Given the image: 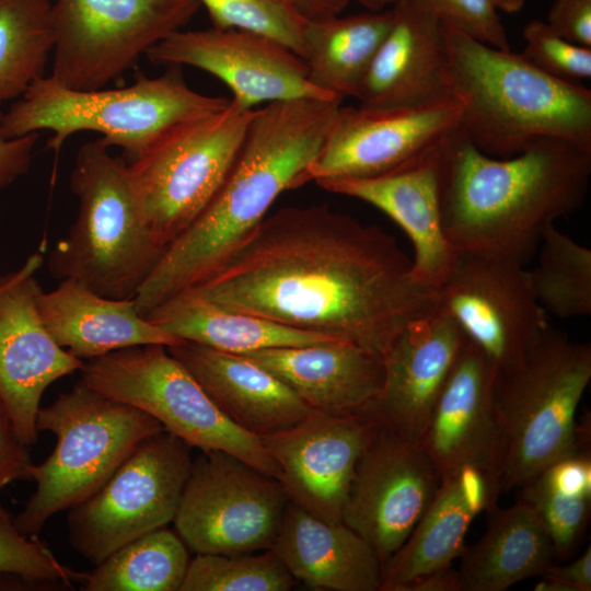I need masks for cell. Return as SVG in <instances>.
I'll return each instance as SVG.
<instances>
[{
    "instance_id": "obj_44",
    "label": "cell",
    "mask_w": 591,
    "mask_h": 591,
    "mask_svg": "<svg viewBox=\"0 0 591 591\" xmlns=\"http://www.w3.org/2000/svg\"><path fill=\"white\" fill-rule=\"evenodd\" d=\"M2 113L0 112V121ZM37 132L19 138H5L0 130V187H7L27 172Z\"/></svg>"
},
{
    "instance_id": "obj_9",
    "label": "cell",
    "mask_w": 591,
    "mask_h": 591,
    "mask_svg": "<svg viewBox=\"0 0 591 591\" xmlns=\"http://www.w3.org/2000/svg\"><path fill=\"white\" fill-rule=\"evenodd\" d=\"M80 371L86 385L149 414L189 447L230 453L279 479L260 438L232 422L165 346L116 350L86 360Z\"/></svg>"
},
{
    "instance_id": "obj_16",
    "label": "cell",
    "mask_w": 591,
    "mask_h": 591,
    "mask_svg": "<svg viewBox=\"0 0 591 591\" xmlns=\"http://www.w3.org/2000/svg\"><path fill=\"white\" fill-rule=\"evenodd\" d=\"M440 483L418 443L379 422L358 460L341 522L374 549L382 566L406 541Z\"/></svg>"
},
{
    "instance_id": "obj_45",
    "label": "cell",
    "mask_w": 591,
    "mask_h": 591,
    "mask_svg": "<svg viewBox=\"0 0 591 591\" xmlns=\"http://www.w3.org/2000/svg\"><path fill=\"white\" fill-rule=\"evenodd\" d=\"M543 578L555 579L567 586L573 591L591 590V548L590 545L586 552L573 561L567 565H555L552 563L540 576Z\"/></svg>"
},
{
    "instance_id": "obj_39",
    "label": "cell",
    "mask_w": 591,
    "mask_h": 591,
    "mask_svg": "<svg viewBox=\"0 0 591 591\" xmlns=\"http://www.w3.org/2000/svg\"><path fill=\"white\" fill-rule=\"evenodd\" d=\"M521 55L545 73L580 83L591 77V47L571 43L541 20H531L523 30Z\"/></svg>"
},
{
    "instance_id": "obj_1",
    "label": "cell",
    "mask_w": 591,
    "mask_h": 591,
    "mask_svg": "<svg viewBox=\"0 0 591 591\" xmlns=\"http://www.w3.org/2000/svg\"><path fill=\"white\" fill-rule=\"evenodd\" d=\"M412 259L375 225L327 205L266 216L225 264L194 287L230 310L352 343L384 356L438 308Z\"/></svg>"
},
{
    "instance_id": "obj_14",
    "label": "cell",
    "mask_w": 591,
    "mask_h": 591,
    "mask_svg": "<svg viewBox=\"0 0 591 591\" xmlns=\"http://www.w3.org/2000/svg\"><path fill=\"white\" fill-rule=\"evenodd\" d=\"M451 95L402 106H340L306 178H367L392 172L459 128Z\"/></svg>"
},
{
    "instance_id": "obj_29",
    "label": "cell",
    "mask_w": 591,
    "mask_h": 591,
    "mask_svg": "<svg viewBox=\"0 0 591 591\" xmlns=\"http://www.w3.org/2000/svg\"><path fill=\"white\" fill-rule=\"evenodd\" d=\"M480 540L465 547L459 570L462 591H505L541 576L554 561L549 535L534 509L522 498L506 509L486 510Z\"/></svg>"
},
{
    "instance_id": "obj_35",
    "label": "cell",
    "mask_w": 591,
    "mask_h": 591,
    "mask_svg": "<svg viewBox=\"0 0 591 591\" xmlns=\"http://www.w3.org/2000/svg\"><path fill=\"white\" fill-rule=\"evenodd\" d=\"M296 579L271 551L196 554L179 591H289Z\"/></svg>"
},
{
    "instance_id": "obj_22",
    "label": "cell",
    "mask_w": 591,
    "mask_h": 591,
    "mask_svg": "<svg viewBox=\"0 0 591 591\" xmlns=\"http://www.w3.org/2000/svg\"><path fill=\"white\" fill-rule=\"evenodd\" d=\"M466 339L439 305L409 323L383 356L384 381L371 410L376 420L418 443Z\"/></svg>"
},
{
    "instance_id": "obj_23",
    "label": "cell",
    "mask_w": 591,
    "mask_h": 591,
    "mask_svg": "<svg viewBox=\"0 0 591 591\" xmlns=\"http://www.w3.org/2000/svg\"><path fill=\"white\" fill-rule=\"evenodd\" d=\"M391 9L392 24L356 97L359 105L402 106L448 96L440 22L417 0H399Z\"/></svg>"
},
{
    "instance_id": "obj_47",
    "label": "cell",
    "mask_w": 591,
    "mask_h": 591,
    "mask_svg": "<svg viewBox=\"0 0 591 591\" xmlns=\"http://www.w3.org/2000/svg\"><path fill=\"white\" fill-rule=\"evenodd\" d=\"M303 21L339 15L349 0H285Z\"/></svg>"
},
{
    "instance_id": "obj_27",
    "label": "cell",
    "mask_w": 591,
    "mask_h": 591,
    "mask_svg": "<svg viewBox=\"0 0 591 591\" xmlns=\"http://www.w3.org/2000/svg\"><path fill=\"white\" fill-rule=\"evenodd\" d=\"M270 549L296 580L313 589L380 591L374 549L343 522L324 521L291 501Z\"/></svg>"
},
{
    "instance_id": "obj_13",
    "label": "cell",
    "mask_w": 591,
    "mask_h": 591,
    "mask_svg": "<svg viewBox=\"0 0 591 591\" xmlns=\"http://www.w3.org/2000/svg\"><path fill=\"white\" fill-rule=\"evenodd\" d=\"M288 501L277 478L230 453L201 451L173 523L196 554L262 552L271 548Z\"/></svg>"
},
{
    "instance_id": "obj_30",
    "label": "cell",
    "mask_w": 591,
    "mask_h": 591,
    "mask_svg": "<svg viewBox=\"0 0 591 591\" xmlns=\"http://www.w3.org/2000/svg\"><path fill=\"white\" fill-rule=\"evenodd\" d=\"M144 317L178 339L236 355L340 340L227 309L194 288L167 298Z\"/></svg>"
},
{
    "instance_id": "obj_40",
    "label": "cell",
    "mask_w": 591,
    "mask_h": 591,
    "mask_svg": "<svg viewBox=\"0 0 591 591\" xmlns=\"http://www.w3.org/2000/svg\"><path fill=\"white\" fill-rule=\"evenodd\" d=\"M444 27L488 46L510 50L506 28L493 0H417Z\"/></svg>"
},
{
    "instance_id": "obj_33",
    "label": "cell",
    "mask_w": 591,
    "mask_h": 591,
    "mask_svg": "<svg viewBox=\"0 0 591 591\" xmlns=\"http://www.w3.org/2000/svg\"><path fill=\"white\" fill-rule=\"evenodd\" d=\"M54 44L49 0H0V106L44 77Z\"/></svg>"
},
{
    "instance_id": "obj_10",
    "label": "cell",
    "mask_w": 591,
    "mask_h": 591,
    "mask_svg": "<svg viewBox=\"0 0 591 591\" xmlns=\"http://www.w3.org/2000/svg\"><path fill=\"white\" fill-rule=\"evenodd\" d=\"M255 111L231 101L219 112L176 126L128 163L142 217L164 252L219 190Z\"/></svg>"
},
{
    "instance_id": "obj_43",
    "label": "cell",
    "mask_w": 591,
    "mask_h": 591,
    "mask_svg": "<svg viewBox=\"0 0 591 591\" xmlns=\"http://www.w3.org/2000/svg\"><path fill=\"white\" fill-rule=\"evenodd\" d=\"M540 475L552 487L563 493L591 497L590 451L565 456L551 464Z\"/></svg>"
},
{
    "instance_id": "obj_19",
    "label": "cell",
    "mask_w": 591,
    "mask_h": 591,
    "mask_svg": "<svg viewBox=\"0 0 591 591\" xmlns=\"http://www.w3.org/2000/svg\"><path fill=\"white\" fill-rule=\"evenodd\" d=\"M43 264V253L36 252L0 277V403L26 445L38 438L36 416L45 390L84 363L58 346L42 322L36 301L43 289L35 274Z\"/></svg>"
},
{
    "instance_id": "obj_18",
    "label": "cell",
    "mask_w": 591,
    "mask_h": 591,
    "mask_svg": "<svg viewBox=\"0 0 591 591\" xmlns=\"http://www.w3.org/2000/svg\"><path fill=\"white\" fill-rule=\"evenodd\" d=\"M379 421L372 413L335 415L312 409L280 431L259 437L279 470L289 501L339 523L358 460Z\"/></svg>"
},
{
    "instance_id": "obj_4",
    "label": "cell",
    "mask_w": 591,
    "mask_h": 591,
    "mask_svg": "<svg viewBox=\"0 0 591 591\" xmlns=\"http://www.w3.org/2000/svg\"><path fill=\"white\" fill-rule=\"evenodd\" d=\"M449 95L461 105L459 130L494 158L552 137L591 151V90L554 78L521 54L442 26Z\"/></svg>"
},
{
    "instance_id": "obj_42",
    "label": "cell",
    "mask_w": 591,
    "mask_h": 591,
    "mask_svg": "<svg viewBox=\"0 0 591 591\" xmlns=\"http://www.w3.org/2000/svg\"><path fill=\"white\" fill-rule=\"evenodd\" d=\"M26 444L18 437L0 403V493L15 480H32V461Z\"/></svg>"
},
{
    "instance_id": "obj_48",
    "label": "cell",
    "mask_w": 591,
    "mask_h": 591,
    "mask_svg": "<svg viewBox=\"0 0 591 591\" xmlns=\"http://www.w3.org/2000/svg\"><path fill=\"white\" fill-rule=\"evenodd\" d=\"M534 586L536 591H573L569 586L555 580L543 578Z\"/></svg>"
},
{
    "instance_id": "obj_28",
    "label": "cell",
    "mask_w": 591,
    "mask_h": 591,
    "mask_svg": "<svg viewBox=\"0 0 591 591\" xmlns=\"http://www.w3.org/2000/svg\"><path fill=\"white\" fill-rule=\"evenodd\" d=\"M496 505L487 477L474 467L441 479L406 541L381 566L380 591H398L416 577L452 566L465 548L464 537L475 515Z\"/></svg>"
},
{
    "instance_id": "obj_6",
    "label": "cell",
    "mask_w": 591,
    "mask_h": 591,
    "mask_svg": "<svg viewBox=\"0 0 591 591\" xmlns=\"http://www.w3.org/2000/svg\"><path fill=\"white\" fill-rule=\"evenodd\" d=\"M230 102L190 89L179 66H169L157 78L139 74L132 84L108 90H74L44 76L2 114L0 130L9 139L50 130L47 148L55 152L71 135L91 130L134 161L176 126L219 112Z\"/></svg>"
},
{
    "instance_id": "obj_8",
    "label": "cell",
    "mask_w": 591,
    "mask_h": 591,
    "mask_svg": "<svg viewBox=\"0 0 591 591\" xmlns=\"http://www.w3.org/2000/svg\"><path fill=\"white\" fill-rule=\"evenodd\" d=\"M36 428L53 432L57 442L43 463L32 464L36 489L13 518L26 536L37 535L54 514L93 495L143 439L164 429L149 414L82 380L39 407Z\"/></svg>"
},
{
    "instance_id": "obj_38",
    "label": "cell",
    "mask_w": 591,
    "mask_h": 591,
    "mask_svg": "<svg viewBox=\"0 0 591 591\" xmlns=\"http://www.w3.org/2000/svg\"><path fill=\"white\" fill-rule=\"evenodd\" d=\"M0 573L28 580L57 582L72 587L85 581L88 573L61 564L37 535L26 536L14 525L0 502Z\"/></svg>"
},
{
    "instance_id": "obj_2",
    "label": "cell",
    "mask_w": 591,
    "mask_h": 591,
    "mask_svg": "<svg viewBox=\"0 0 591 591\" xmlns=\"http://www.w3.org/2000/svg\"><path fill=\"white\" fill-rule=\"evenodd\" d=\"M339 100L301 97L256 109L219 190L164 252L134 298L146 316L209 279L267 216L278 196L308 183Z\"/></svg>"
},
{
    "instance_id": "obj_20",
    "label": "cell",
    "mask_w": 591,
    "mask_h": 591,
    "mask_svg": "<svg viewBox=\"0 0 591 591\" xmlns=\"http://www.w3.org/2000/svg\"><path fill=\"white\" fill-rule=\"evenodd\" d=\"M445 138L418 158L386 174L315 182L329 193L366 201L396 222L414 247V279L436 291L452 270L459 255L449 242L442 222Z\"/></svg>"
},
{
    "instance_id": "obj_34",
    "label": "cell",
    "mask_w": 591,
    "mask_h": 591,
    "mask_svg": "<svg viewBox=\"0 0 591 591\" xmlns=\"http://www.w3.org/2000/svg\"><path fill=\"white\" fill-rule=\"evenodd\" d=\"M538 260L529 270L536 300L545 312L559 318L591 314V250L557 230L543 233Z\"/></svg>"
},
{
    "instance_id": "obj_32",
    "label": "cell",
    "mask_w": 591,
    "mask_h": 591,
    "mask_svg": "<svg viewBox=\"0 0 591 591\" xmlns=\"http://www.w3.org/2000/svg\"><path fill=\"white\" fill-rule=\"evenodd\" d=\"M186 544L162 526L126 543L96 564L84 591H179L189 565Z\"/></svg>"
},
{
    "instance_id": "obj_5",
    "label": "cell",
    "mask_w": 591,
    "mask_h": 591,
    "mask_svg": "<svg viewBox=\"0 0 591 591\" xmlns=\"http://www.w3.org/2000/svg\"><path fill=\"white\" fill-rule=\"evenodd\" d=\"M591 380V345L547 325L515 364L496 370L498 496L521 487L556 461L590 451L589 419L578 422Z\"/></svg>"
},
{
    "instance_id": "obj_31",
    "label": "cell",
    "mask_w": 591,
    "mask_h": 591,
    "mask_svg": "<svg viewBox=\"0 0 591 591\" xmlns=\"http://www.w3.org/2000/svg\"><path fill=\"white\" fill-rule=\"evenodd\" d=\"M392 19V9H387L304 21V61L310 81L341 100L357 97Z\"/></svg>"
},
{
    "instance_id": "obj_50",
    "label": "cell",
    "mask_w": 591,
    "mask_h": 591,
    "mask_svg": "<svg viewBox=\"0 0 591 591\" xmlns=\"http://www.w3.org/2000/svg\"><path fill=\"white\" fill-rule=\"evenodd\" d=\"M496 8L507 13H515L522 9L525 0H493Z\"/></svg>"
},
{
    "instance_id": "obj_49",
    "label": "cell",
    "mask_w": 591,
    "mask_h": 591,
    "mask_svg": "<svg viewBox=\"0 0 591 591\" xmlns=\"http://www.w3.org/2000/svg\"><path fill=\"white\" fill-rule=\"evenodd\" d=\"M363 5L368 11L381 12L387 7H393L399 0H356Z\"/></svg>"
},
{
    "instance_id": "obj_26",
    "label": "cell",
    "mask_w": 591,
    "mask_h": 591,
    "mask_svg": "<svg viewBox=\"0 0 591 591\" xmlns=\"http://www.w3.org/2000/svg\"><path fill=\"white\" fill-rule=\"evenodd\" d=\"M36 302L55 343L82 361L132 346L182 341L142 316L134 299L103 297L74 279L40 290Z\"/></svg>"
},
{
    "instance_id": "obj_24",
    "label": "cell",
    "mask_w": 591,
    "mask_h": 591,
    "mask_svg": "<svg viewBox=\"0 0 591 591\" xmlns=\"http://www.w3.org/2000/svg\"><path fill=\"white\" fill-rule=\"evenodd\" d=\"M243 356L282 380L312 409L328 414L371 413L384 381L383 357L345 340Z\"/></svg>"
},
{
    "instance_id": "obj_36",
    "label": "cell",
    "mask_w": 591,
    "mask_h": 591,
    "mask_svg": "<svg viewBox=\"0 0 591 591\" xmlns=\"http://www.w3.org/2000/svg\"><path fill=\"white\" fill-rule=\"evenodd\" d=\"M218 28L270 37L304 59V21L285 0H197Z\"/></svg>"
},
{
    "instance_id": "obj_37",
    "label": "cell",
    "mask_w": 591,
    "mask_h": 591,
    "mask_svg": "<svg viewBox=\"0 0 591 591\" xmlns=\"http://www.w3.org/2000/svg\"><path fill=\"white\" fill-rule=\"evenodd\" d=\"M521 487L520 498L534 509L544 524L554 546L555 559L568 558L584 536L591 497L563 493L540 474Z\"/></svg>"
},
{
    "instance_id": "obj_46",
    "label": "cell",
    "mask_w": 591,
    "mask_h": 591,
    "mask_svg": "<svg viewBox=\"0 0 591 591\" xmlns=\"http://www.w3.org/2000/svg\"><path fill=\"white\" fill-rule=\"evenodd\" d=\"M398 591H462V584L459 570L449 566L416 577Z\"/></svg>"
},
{
    "instance_id": "obj_17",
    "label": "cell",
    "mask_w": 591,
    "mask_h": 591,
    "mask_svg": "<svg viewBox=\"0 0 591 591\" xmlns=\"http://www.w3.org/2000/svg\"><path fill=\"white\" fill-rule=\"evenodd\" d=\"M146 55L155 65L192 66L217 77L231 90V101L243 108L301 97L341 101L310 81L304 59L254 32L215 26L179 30Z\"/></svg>"
},
{
    "instance_id": "obj_11",
    "label": "cell",
    "mask_w": 591,
    "mask_h": 591,
    "mask_svg": "<svg viewBox=\"0 0 591 591\" xmlns=\"http://www.w3.org/2000/svg\"><path fill=\"white\" fill-rule=\"evenodd\" d=\"M190 449L165 429L143 439L93 495L69 509V541L77 553L96 565L173 522L192 468Z\"/></svg>"
},
{
    "instance_id": "obj_3",
    "label": "cell",
    "mask_w": 591,
    "mask_h": 591,
    "mask_svg": "<svg viewBox=\"0 0 591 591\" xmlns=\"http://www.w3.org/2000/svg\"><path fill=\"white\" fill-rule=\"evenodd\" d=\"M590 176L591 151L568 141L544 137L494 158L457 128L443 143L444 233L457 254L525 266L546 228L583 205Z\"/></svg>"
},
{
    "instance_id": "obj_25",
    "label": "cell",
    "mask_w": 591,
    "mask_h": 591,
    "mask_svg": "<svg viewBox=\"0 0 591 591\" xmlns=\"http://www.w3.org/2000/svg\"><path fill=\"white\" fill-rule=\"evenodd\" d=\"M166 349L220 410L252 434L263 437L283 430L312 410L282 380L246 356L188 340Z\"/></svg>"
},
{
    "instance_id": "obj_21",
    "label": "cell",
    "mask_w": 591,
    "mask_h": 591,
    "mask_svg": "<svg viewBox=\"0 0 591 591\" xmlns=\"http://www.w3.org/2000/svg\"><path fill=\"white\" fill-rule=\"evenodd\" d=\"M496 369L485 354L466 339L431 409L419 447L440 479L474 467L495 487L497 430L493 387Z\"/></svg>"
},
{
    "instance_id": "obj_12",
    "label": "cell",
    "mask_w": 591,
    "mask_h": 591,
    "mask_svg": "<svg viewBox=\"0 0 591 591\" xmlns=\"http://www.w3.org/2000/svg\"><path fill=\"white\" fill-rule=\"evenodd\" d=\"M199 8L197 0H56L50 77L74 90L102 89Z\"/></svg>"
},
{
    "instance_id": "obj_7",
    "label": "cell",
    "mask_w": 591,
    "mask_h": 591,
    "mask_svg": "<svg viewBox=\"0 0 591 591\" xmlns=\"http://www.w3.org/2000/svg\"><path fill=\"white\" fill-rule=\"evenodd\" d=\"M108 149L101 137L80 147L70 175L78 215L47 266L59 281L74 279L103 297L134 299L164 250L142 217L128 163Z\"/></svg>"
},
{
    "instance_id": "obj_15",
    "label": "cell",
    "mask_w": 591,
    "mask_h": 591,
    "mask_svg": "<svg viewBox=\"0 0 591 591\" xmlns=\"http://www.w3.org/2000/svg\"><path fill=\"white\" fill-rule=\"evenodd\" d=\"M437 293L438 305L496 370L519 362L548 325L529 270L510 260L459 254Z\"/></svg>"
},
{
    "instance_id": "obj_41",
    "label": "cell",
    "mask_w": 591,
    "mask_h": 591,
    "mask_svg": "<svg viewBox=\"0 0 591 591\" xmlns=\"http://www.w3.org/2000/svg\"><path fill=\"white\" fill-rule=\"evenodd\" d=\"M546 23L563 38L591 47V0H554Z\"/></svg>"
}]
</instances>
